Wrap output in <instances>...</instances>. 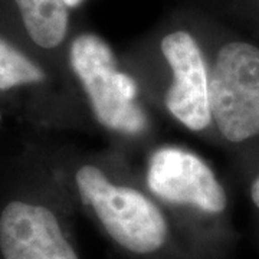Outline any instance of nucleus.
Instances as JSON below:
<instances>
[{
    "instance_id": "obj_1",
    "label": "nucleus",
    "mask_w": 259,
    "mask_h": 259,
    "mask_svg": "<svg viewBox=\"0 0 259 259\" xmlns=\"http://www.w3.org/2000/svg\"><path fill=\"white\" fill-rule=\"evenodd\" d=\"M39 144L76 214L93 223L117 258L192 259L134 158L52 136Z\"/></svg>"
},
{
    "instance_id": "obj_2",
    "label": "nucleus",
    "mask_w": 259,
    "mask_h": 259,
    "mask_svg": "<svg viewBox=\"0 0 259 259\" xmlns=\"http://www.w3.org/2000/svg\"><path fill=\"white\" fill-rule=\"evenodd\" d=\"M76 216L39 137L0 147V259H82Z\"/></svg>"
},
{
    "instance_id": "obj_3",
    "label": "nucleus",
    "mask_w": 259,
    "mask_h": 259,
    "mask_svg": "<svg viewBox=\"0 0 259 259\" xmlns=\"http://www.w3.org/2000/svg\"><path fill=\"white\" fill-rule=\"evenodd\" d=\"M69 79L94 133L131 158L160 141V120L148 108L136 76L112 47L94 32H79L66 48Z\"/></svg>"
},
{
    "instance_id": "obj_4",
    "label": "nucleus",
    "mask_w": 259,
    "mask_h": 259,
    "mask_svg": "<svg viewBox=\"0 0 259 259\" xmlns=\"http://www.w3.org/2000/svg\"><path fill=\"white\" fill-rule=\"evenodd\" d=\"M140 170L192 259L221 258L229 196L210 163L193 148L158 141Z\"/></svg>"
},
{
    "instance_id": "obj_5",
    "label": "nucleus",
    "mask_w": 259,
    "mask_h": 259,
    "mask_svg": "<svg viewBox=\"0 0 259 259\" xmlns=\"http://www.w3.org/2000/svg\"><path fill=\"white\" fill-rule=\"evenodd\" d=\"M68 133L95 134L74 87L0 33V146Z\"/></svg>"
},
{
    "instance_id": "obj_6",
    "label": "nucleus",
    "mask_w": 259,
    "mask_h": 259,
    "mask_svg": "<svg viewBox=\"0 0 259 259\" xmlns=\"http://www.w3.org/2000/svg\"><path fill=\"white\" fill-rule=\"evenodd\" d=\"M121 62L136 76L144 101L158 120L212 139L209 58L192 30L170 29L158 37L153 55Z\"/></svg>"
},
{
    "instance_id": "obj_7",
    "label": "nucleus",
    "mask_w": 259,
    "mask_h": 259,
    "mask_svg": "<svg viewBox=\"0 0 259 259\" xmlns=\"http://www.w3.org/2000/svg\"><path fill=\"white\" fill-rule=\"evenodd\" d=\"M207 58L212 139L229 146L259 139V48L228 40Z\"/></svg>"
},
{
    "instance_id": "obj_8",
    "label": "nucleus",
    "mask_w": 259,
    "mask_h": 259,
    "mask_svg": "<svg viewBox=\"0 0 259 259\" xmlns=\"http://www.w3.org/2000/svg\"><path fill=\"white\" fill-rule=\"evenodd\" d=\"M12 3L30 51L72 85L66 68L71 9L62 0H12Z\"/></svg>"
},
{
    "instance_id": "obj_9",
    "label": "nucleus",
    "mask_w": 259,
    "mask_h": 259,
    "mask_svg": "<svg viewBox=\"0 0 259 259\" xmlns=\"http://www.w3.org/2000/svg\"><path fill=\"white\" fill-rule=\"evenodd\" d=\"M249 196L253 206L259 210V175L252 179L249 186Z\"/></svg>"
},
{
    "instance_id": "obj_10",
    "label": "nucleus",
    "mask_w": 259,
    "mask_h": 259,
    "mask_svg": "<svg viewBox=\"0 0 259 259\" xmlns=\"http://www.w3.org/2000/svg\"><path fill=\"white\" fill-rule=\"evenodd\" d=\"M62 2H64V5L68 9L74 10L76 9V8H79L85 0H62Z\"/></svg>"
}]
</instances>
